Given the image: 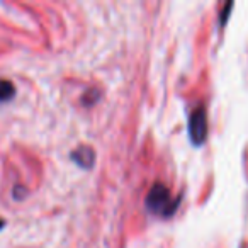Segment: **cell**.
<instances>
[{
  "label": "cell",
  "instance_id": "cell-1",
  "mask_svg": "<svg viewBox=\"0 0 248 248\" xmlns=\"http://www.w3.org/2000/svg\"><path fill=\"white\" fill-rule=\"evenodd\" d=\"M179 207V199L170 194L163 184L156 182L146 196V209L162 217H170Z\"/></svg>",
  "mask_w": 248,
  "mask_h": 248
},
{
  "label": "cell",
  "instance_id": "cell-2",
  "mask_svg": "<svg viewBox=\"0 0 248 248\" xmlns=\"http://www.w3.org/2000/svg\"><path fill=\"white\" fill-rule=\"evenodd\" d=\"M189 135L194 145H202L207 136V114L202 106L196 107L189 116Z\"/></svg>",
  "mask_w": 248,
  "mask_h": 248
},
{
  "label": "cell",
  "instance_id": "cell-3",
  "mask_svg": "<svg viewBox=\"0 0 248 248\" xmlns=\"http://www.w3.org/2000/svg\"><path fill=\"white\" fill-rule=\"evenodd\" d=\"M72 158L77 162V165L83 167V169H90L93 165V160H95V153L89 146H78L72 153Z\"/></svg>",
  "mask_w": 248,
  "mask_h": 248
},
{
  "label": "cell",
  "instance_id": "cell-4",
  "mask_svg": "<svg viewBox=\"0 0 248 248\" xmlns=\"http://www.w3.org/2000/svg\"><path fill=\"white\" fill-rule=\"evenodd\" d=\"M16 87L12 85V82L5 78H0V102H5V100H11L14 97Z\"/></svg>",
  "mask_w": 248,
  "mask_h": 248
},
{
  "label": "cell",
  "instance_id": "cell-5",
  "mask_svg": "<svg viewBox=\"0 0 248 248\" xmlns=\"http://www.w3.org/2000/svg\"><path fill=\"white\" fill-rule=\"evenodd\" d=\"M2 226H4V221H2V219H0V228H2Z\"/></svg>",
  "mask_w": 248,
  "mask_h": 248
}]
</instances>
